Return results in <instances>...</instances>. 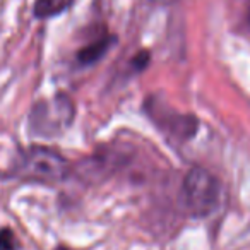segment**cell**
<instances>
[{"mask_svg":"<svg viewBox=\"0 0 250 250\" xmlns=\"http://www.w3.org/2000/svg\"><path fill=\"white\" fill-rule=\"evenodd\" d=\"M182 194H184V202L188 212L197 218H204L218 208L221 185L211 171L195 167L185 175Z\"/></svg>","mask_w":250,"mask_h":250,"instance_id":"6da1fadb","label":"cell"},{"mask_svg":"<svg viewBox=\"0 0 250 250\" xmlns=\"http://www.w3.org/2000/svg\"><path fill=\"white\" fill-rule=\"evenodd\" d=\"M19 171L22 177L36 182H60L65 178L69 171V163L60 153L48 147H31L24 153L19 165Z\"/></svg>","mask_w":250,"mask_h":250,"instance_id":"7a4b0ae2","label":"cell"},{"mask_svg":"<svg viewBox=\"0 0 250 250\" xmlns=\"http://www.w3.org/2000/svg\"><path fill=\"white\" fill-rule=\"evenodd\" d=\"M74 108L69 98L57 96L55 100L42 101L31 113V130L42 136H53L69 127Z\"/></svg>","mask_w":250,"mask_h":250,"instance_id":"3957f363","label":"cell"},{"mask_svg":"<svg viewBox=\"0 0 250 250\" xmlns=\"http://www.w3.org/2000/svg\"><path fill=\"white\" fill-rule=\"evenodd\" d=\"M111 43H113V38H110V36H103V38L96 40L94 43H89V45H86L83 50H79V53H77V60H79L83 65L94 63L96 60H100L101 57L104 55V52L110 48Z\"/></svg>","mask_w":250,"mask_h":250,"instance_id":"277c9868","label":"cell"},{"mask_svg":"<svg viewBox=\"0 0 250 250\" xmlns=\"http://www.w3.org/2000/svg\"><path fill=\"white\" fill-rule=\"evenodd\" d=\"M70 4H72V0H36L35 16L40 19L53 18V16H59L63 11H67Z\"/></svg>","mask_w":250,"mask_h":250,"instance_id":"5b68a950","label":"cell"},{"mask_svg":"<svg viewBox=\"0 0 250 250\" xmlns=\"http://www.w3.org/2000/svg\"><path fill=\"white\" fill-rule=\"evenodd\" d=\"M0 250H18V240H16V235L12 233V229H0Z\"/></svg>","mask_w":250,"mask_h":250,"instance_id":"8992f818","label":"cell"},{"mask_svg":"<svg viewBox=\"0 0 250 250\" xmlns=\"http://www.w3.org/2000/svg\"><path fill=\"white\" fill-rule=\"evenodd\" d=\"M147 2L158 4V5H170V4H173V2H177V0H147Z\"/></svg>","mask_w":250,"mask_h":250,"instance_id":"52a82bcc","label":"cell"},{"mask_svg":"<svg viewBox=\"0 0 250 250\" xmlns=\"http://www.w3.org/2000/svg\"><path fill=\"white\" fill-rule=\"evenodd\" d=\"M57 250H69V249H67V247H59Z\"/></svg>","mask_w":250,"mask_h":250,"instance_id":"ba28073f","label":"cell"},{"mask_svg":"<svg viewBox=\"0 0 250 250\" xmlns=\"http://www.w3.org/2000/svg\"><path fill=\"white\" fill-rule=\"evenodd\" d=\"M249 22H250V4H249Z\"/></svg>","mask_w":250,"mask_h":250,"instance_id":"9c48e42d","label":"cell"}]
</instances>
